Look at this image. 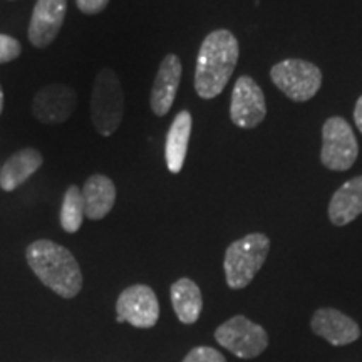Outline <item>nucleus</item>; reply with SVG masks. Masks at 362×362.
Listing matches in <instances>:
<instances>
[{
  "instance_id": "dca6fc26",
  "label": "nucleus",
  "mask_w": 362,
  "mask_h": 362,
  "mask_svg": "<svg viewBox=\"0 0 362 362\" xmlns=\"http://www.w3.org/2000/svg\"><path fill=\"white\" fill-rule=\"evenodd\" d=\"M44 158L35 148H24L16 151L0 168V188L13 192L42 166Z\"/></svg>"
},
{
  "instance_id": "f03ea898",
  "label": "nucleus",
  "mask_w": 362,
  "mask_h": 362,
  "mask_svg": "<svg viewBox=\"0 0 362 362\" xmlns=\"http://www.w3.org/2000/svg\"><path fill=\"white\" fill-rule=\"evenodd\" d=\"M25 259L40 282L57 296L72 298L83 288V272L76 257L52 240H35L27 247Z\"/></svg>"
},
{
  "instance_id": "4468645a",
  "label": "nucleus",
  "mask_w": 362,
  "mask_h": 362,
  "mask_svg": "<svg viewBox=\"0 0 362 362\" xmlns=\"http://www.w3.org/2000/svg\"><path fill=\"white\" fill-rule=\"evenodd\" d=\"M362 214V175L342 185L329 203V220L336 226H346Z\"/></svg>"
},
{
  "instance_id": "a211bd4d",
  "label": "nucleus",
  "mask_w": 362,
  "mask_h": 362,
  "mask_svg": "<svg viewBox=\"0 0 362 362\" xmlns=\"http://www.w3.org/2000/svg\"><path fill=\"white\" fill-rule=\"evenodd\" d=\"M171 304L181 324L192 325L200 319L203 310L202 291L192 279L183 277L171 285Z\"/></svg>"
},
{
  "instance_id": "b1692460",
  "label": "nucleus",
  "mask_w": 362,
  "mask_h": 362,
  "mask_svg": "<svg viewBox=\"0 0 362 362\" xmlns=\"http://www.w3.org/2000/svg\"><path fill=\"white\" fill-rule=\"evenodd\" d=\"M4 111V90H2V86H0V115H2Z\"/></svg>"
},
{
  "instance_id": "5701e85b",
  "label": "nucleus",
  "mask_w": 362,
  "mask_h": 362,
  "mask_svg": "<svg viewBox=\"0 0 362 362\" xmlns=\"http://www.w3.org/2000/svg\"><path fill=\"white\" fill-rule=\"evenodd\" d=\"M354 121H356V126L357 129L362 133V96L357 99L356 103V107H354Z\"/></svg>"
},
{
  "instance_id": "39448f33",
  "label": "nucleus",
  "mask_w": 362,
  "mask_h": 362,
  "mask_svg": "<svg viewBox=\"0 0 362 362\" xmlns=\"http://www.w3.org/2000/svg\"><path fill=\"white\" fill-rule=\"evenodd\" d=\"M215 341L238 359L250 361L264 354L270 339L260 324L245 315H235L216 327Z\"/></svg>"
},
{
  "instance_id": "f3484780",
  "label": "nucleus",
  "mask_w": 362,
  "mask_h": 362,
  "mask_svg": "<svg viewBox=\"0 0 362 362\" xmlns=\"http://www.w3.org/2000/svg\"><path fill=\"white\" fill-rule=\"evenodd\" d=\"M192 115H189L188 111H180L170 126L168 134H166V166H168V170L173 175L180 173V171L183 170L185 158H187L188 153L189 134H192Z\"/></svg>"
},
{
  "instance_id": "9d476101",
  "label": "nucleus",
  "mask_w": 362,
  "mask_h": 362,
  "mask_svg": "<svg viewBox=\"0 0 362 362\" xmlns=\"http://www.w3.org/2000/svg\"><path fill=\"white\" fill-rule=\"evenodd\" d=\"M78 107V94L71 86L49 84L35 93L33 115L39 123L59 124L69 119Z\"/></svg>"
},
{
  "instance_id": "423d86ee",
  "label": "nucleus",
  "mask_w": 362,
  "mask_h": 362,
  "mask_svg": "<svg viewBox=\"0 0 362 362\" xmlns=\"http://www.w3.org/2000/svg\"><path fill=\"white\" fill-rule=\"evenodd\" d=\"M270 78L288 99L296 103L309 101L322 86V71L302 59H285L272 67Z\"/></svg>"
},
{
  "instance_id": "9b49d317",
  "label": "nucleus",
  "mask_w": 362,
  "mask_h": 362,
  "mask_svg": "<svg viewBox=\"0 0 362 362\" xmlns=\"http://www.w3.org/2000/svg\"><path fill=\"white\" fill-rule=\"evenodd\" d=\"M310 329L315 336L322 337L334 347H344L356 342L362 330L359 324L334 307H320L312 314Z\"/></svg>"
},
{
  "instance_id": "6e6552de",
  "label": "nucleus",
  "mask_w": 362,
  "mask_h": 362,
  "mask_svg": "<svg viewBox=\"0 0 362 362\" xmlns=\"http://www.w3.org/2000/svg\"><path fill=\"white\" fill-rule=\"evenodd\" d=\"M116 320L138 329L155 327L160 319V302L149 285L136 284L124 288L116 302Z\"/></svg>"
},
{
  "instance_id": "6ab92c4d",
  "label": "nucleus",
  "mask_w": 362,
  "mask_h": 362,
  "mask_svg": "<svg viewBox=\"0 0 362 362\" xmlns=\"http://www.w3.org/2000/svg\"><path fill=\"white\" fill-rule=\"evenodd\" d=\"M84 200L79 187L72 185L62 198L61 206V226L67 233L79 232L84 218Z\"/></svg>"
},
{
  "instance_id": "aec40b11",
  "label": "nucleus",
  "mask_w": 362,
  "mask_h": 362,
  "mask_svg": "<svg viewBox=\"0 0 362 362\" xmlns=\"http://www.w3.org/2000/svg\"><path fill=\"white\" fill-rule=\"evenodd\" d=\"M181 362H226V359L218 349H215V347L198 346L193 347Z\"/></svg>"
},
{
  "instance_id": "2eb2a0df",
  "label": "nucleus",
  "mask_w": 362,
  "mask_h": 362,
  "mask_svg": "<svg viewBox=\"0 0 362 362\" xmlns=\"http://www.w3.org/2000/svg\"><path fill=\"white\" fill-rule=\"evenodd\" d=\"M81 193L84 200V215L89 220H101L110 215L116 203L115 183L104 175L89 176Z\"/></svg>"
},
{
  "instance_id": "f257e3e1",
  "label": "nucleus",
  "mask_w": 362,
  "mask_h": 362,
  "mask_svg": "<svg viewBox=\"0 0 362 362\" xmlns=\"http://www.w3.org/2000/svg\"><path fill=\"white\" fill-rule=\"evenodd\" d=\"M240 57L238 40L230 30H214L202 42L194 69V90L203 99L223 93Z\"/></svg>"
},
{
  "instance_id": "412c9836",
  "label": "nucleus",
  "mask_w": 362,
  "mask_h": 362,
  "mask_svg": "<svg viewBox=\"0 0 362 362\" xmlns=\"http://www.w3.org/2000/svg\"><path fill=\"white\" fill-rule=\"evenodd\" d=\"M22 52V45L12 35L0 34V64H6L13 59H17Z\"/></svg>"
},
{
  "instance_id": "1a4fd4ad",
  "label": "nucleus",
  "mask_w": 362,
  "mask_h": 362,
  "mask_svg": "<svg viewBox=\"0 0 362 362\" xmlns=\"http://www.w3.org/2000/svg\"><path fill=\"white\" fill-rule=\"evenodd\" d=\"M267 116L264 90L250 76H240L235 83L230 104V117L233 124L242 129H252L259 126Z\"/></svg>"
},
{
  "instance_id": "7ed1b4c3",
  "label": "nucleus",
  "mask_w": 362,
  "mask_h": 362,
  "mask_svg": "<svg viewBox=\"0 0 362 362\" xmlns=\"http://www.w3.org/2000/svg\"><path fill=\"white\" fill-rule=\"evenodd\" d=\"M270 252V238L264 233H248L230 243L225 252V280L232 291H242L255 279Z\"/></svg>"
},
{
  "instance_id": "20e7f679",
  "label": "nucleus",
  "mask_w": 362,
  "mask_h": 362,
  "mask_svg": "<svg viewBox=\"0 0 362 362\" xmlns=\"http://www.w3.org/2000/svg\"><path fill=\"white\" fill-rule=\"evenodd\" d=\"M124 116V90L119 76L111 67L98 72L90 93V121L101 136L119 129Z\"/></svg>"
},
{
  "instance_id": "f8f14e48",
  "label": "nucleus",
  "mask_w": 362,
  "mask_h": 362,
  "mask_svg": "<svg viewBox=\"0 0 362 362\" xmlns=\"http://www.w3.org/2000/svg\"><path fill=\"white\" fill-rule=\"evenodd\" d=\"M67 0H37L29 25V40L35 49H45L57 39L64 24Z\"/></svg>"
},
{
  "instance_id": "4be33fe9",
  "label": "nucleus",
  "mask_w": 362,
  "mask_h": 362,
  "mask_svg": "<svg viewBox=\"0 0 362 362\" xmlns=\"http://www.w3.org/2000/svg\"><path fill=\"white\" fill-rule=\"evenodd\" d=\"M76 4H78L79 11L83 13L94 16V13L103 12L110 4V0H76Z\"/></svg>"
},
{
  "instance_id": "ddd939ff",
  "label": "nucleus",
  "mask_w": 362,
  "mask_h": 362,
  "mask_svg": "<svg viewBox=\"0 0 362 362\" xmlns=\"http://www.w3.org/2000/svg\"><path fill=\"white\" fill-rule=\"evenodd\" d=\"M181 71L183 67H181V61L176 54H168L161 61L155 83H153L151 96H149V104L156 116H166L173 106L180 88Z\"/></svg>"
},
{
  "instance_id": "0eeeda50",
  "label": "nucleus",
  "mask_w": 362,
  "mask_h": 362,
  "mask_svg": "<svg viewBox=\"0 0 362 362\" xmlns=\"http://www.w3.org/2000/svg\"><path fill=\"white\" fill-rule=\"evenodd\" d=\"M359 156L354 131L341 116H332L322 126L320 161L327 170L347 171Z\"/></svg>"
}]
</instances>
